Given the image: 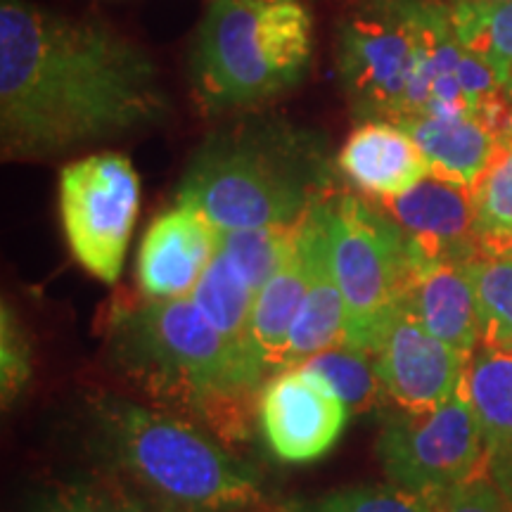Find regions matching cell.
Segmentation results:
<instances>
[{"instance_id": "5bb4252c", "label": "cell", "mask_w": 512, "mask_h": 512, "mask_svg": "<svg viewBox=\"0 0 512 512\" xmlns=\"http://www.w3.org/2000/svg\"><path fill=\"white\" fill-rule=\"evenodd\" d=\"M323 200L313 204L297 226V238L302 242L306 268H309V285H306L304 302L294 318L280 370L304 366L309 358L335 347L344 339L347 311H344L342 290H339L335 271H332Z\"/></svg>"}, {"instance_id": "6da1fadb", "label": "cell", "mask_w": 512, "mask_h": 512, "mask_svg": "<svg viewBox=\"0 0 512 512\" xmlns=\"http://www.w3.org/2000/svg\"><path fill=\"white\" fill-rule=\"evenodd\" d=\"M159 72L138 43L93 17L27 0L0 5V147L38 162L159 126Z\"/></svg>"}, {"instance_id": "7a4b0ae2", "label": "cell", "mask_w": 512, "mask_h": 512, "mask_svg": "<svg viewBox=\"0 0 512 512\" xmlns=\"http://www.w3.org/2000/svg\"><path fill=\"white\" fill-rule=\"evenodd\" d=\"M112 366L171 413L226 441L247 434L268 370L238 354L190 297L117 299L107 311Z\"/></svg>"}, {"instance_id": "277c9868", "label": "cell", "mask_w": 512, "mask_h": 512, "mask_svg": "<svg viewBox=\"0 0 512 512\" xmlns=\"http://www.w3.org/2000/svg\"><path fill=\"white\" fill-rule=\"evenodd\" d=\"M83 439L102 475L188 512H235L261 496L254 465L202 425L114 394L91 396Z\"/></svg>"}, {"instance_id": "7402d4cb", "label": "cell", "mask_w": 512, "mask_h": 512, "mask_svg": "<svg viewBox=\"0 0 512 512\" xmlns=\"http://www.w3.org/2000/svg\"><path fill=\"white\" fill-rule=\"evenodd\" d=\"M458 41L472 55L489 64L503 91L512 76V0L510 3H463L448 5Z\"/></svg>"}, {"instance_id": "ac0fdd59", "label": "cell", "mask_w": 512, "mask_h": 512, "mask_svg": "<svg viewBox=\"0 0 512 512\" xmlns=\"http://www.w3.org/2000/svg\"><path fill=\"white\" fill-rule=\"evenodd\" d=\"M430 164V176L472 188L498 147V136L475 114H422L396 121Z\"/></svg>"}, {"instance_id": "ba28073f", "label": "cell", "mask_w": 512, "mask_h": 512, "mask_svg": "<svg viewBox=\"0 0 512 512\" xmlns=\"http://www.w3.org/2000/svg\"><path fill=\"white\" fill-rule=\"evenodd\" d=\"M375 453L389 484L432 501L486 475L482 430L463 384L437 411L392 408L382 418Z\"/></svg>"}, {"instance_id": "f1b7e54d", "label": "cell", "mask_w": 512, "mask_h": 512, "mask_svg": "<svg viewBox=\"0 0 512 512\" xmlns=\"http://www.w3.org/2000/svg\"><path fill=\"white\" fill-rule=\"evenodd\" d=\"M95 486H98L107 512H188L171 503L159 501V498L147 496L143 491H138L136 486L126 484L124 479L112 475H102Z\"/></svg>"}, {"instance_id": "e0dca14e", "label": "cell", "mask_w": 512, "mask_h": 512, "mask_svg": "<svg viewBox=\"0 0 512 512\" xmlns=\"http://www.w3.org/2000/svg\"><path fill=\"white\" fill-rule=\"evenodd\" d=\"M463 387L482 430L486 477L512 505V351L479 347Z\"/></svg>"}, {"instance_id": "44dd1931", "label": "cell", "mask_w": 512, "mask_h": 512, "mask_svg": "<svg viewBox=\"0 0 512 512\" xmlns=\"http://www.w3.org/2000/svg\"><path fill=\"white\" fill-rule=\"evenodd\" d=\"M470 190L482 254L505 256L512 247V131L498 140L489 166Z\"/></svg>"}, {"instance_id": "4fadbf2b", "label": "cell", "mask_w": 512, "mask_h": 512, "mask_svg": "<svg viewBox=\"0 0 512 512\" xmlns=\"http://www.w3.org/2000/svg\"><path fill=\"white\" fill-rule=\"evenodd\" d=\"M219 230L200 211L176 202L147 228L138 252V287L143 297H190L216 254Z\"/></svg>"}, {"instance_id": "83f0119b", "label": "cell", "mask_w": 512, "mask_h": 512, "mask_svg": "<svg viewBox=\"0 0 512 512\" xmlns=\"http://www.w3.org/2000/svg\"><path fill=\"white\" fill-rule=\"evenodd\" d=\"M439 512H512V505L489 477H475L439 501Z\"/></svg>"}, {"instance_id": "4dcf8cb0", "label": "cell", "mask_w": 512, "mask_h": 512, "mask_svg": "<svg viewBox=\"0 0 512 512\" xmlns=\"http://www.w3.org/2000/svg\"><path fill=\"white\" fill-rule=\"evenodd\" d=\"M441 3L453 5V3H463V0H441ZM472 3H510V0H472Z\"/></svg>"}, {"instance_id": "9a60e30c", "label": "cell", "mask_w": 512, "mask_h": 512, "mask_svg": "<svg viewBox=\"0 0 512 512\" xmlns=\"http://www.w3.org/2000/svg\"><path fill=\"white\" fill-rule=\"evenodd\" d=\"M337 174L377 202L411 190L430 176L420 147L396 121H366L342 145Z\"/></svg>"}, {"instance_id": "52a82bcc", "label": "cell", "mask_w": 512, "mask_h": 512, "mask_svg": "<svg viewBox=\"0 0 512 512\" xmlns=\"http://www.w3.org/2000/svg\"><path fill=\"white\" fill-rule=\"evenodd\" d=\"M420 0H363L337 31V72L351 112L368 121L408 117L420 60Z\"/></svg>"}, {"instance_id": "9c48e42d", "label": "cell", "mask_w": 512, "mask_h": 512, "mask_svg": "<svg viewBox=\"0 0 512 512\" xmlns=\"http://www.w3.org/2000/svg\"><path fill=\"white\" fill-rule=\"evenodd\" d=\"M140 209V181L124 155H88L60 174V219L69 252L93 278L114 285Z\"/></svg>"}, {"instance_id": "484cf974", "label": "cell", "mask_w": 512, "mask_h": 512, "mask_svg": "<svg viewBox=\"0 0 512 512\" xmlns=\"http://www.w3.org/2000/svg\"><path fill=\"white\" fill-rule=\"evenodd\" d=\"M278 512H439V501L394 484H356L313 498H292Z\"/></svg>"}, {"instance_id": "f546056e", "label": "cell", "mask_w": 512, "mask_h": 512, "mask_svg": "<svg viewBox=\"0 0 512 512\" xmlns=\"http://www.w3.org/2000/svg\"><path fill=\"white\" fill-rule=\"evenodd\" d=\"M29 512H107V508L95 484H69L43 491Z\"/></svg>"}, {"instance_id": "30bf717a", "label": "cell", "mask_w": 512, "mask_h": 512, "mask_svg": "<svg viewBox=\"0 0 512 512\" xmlns=\"http://www.w3.org/2000/svg\"><path fill=\"white\" fill-rule=\"evenodd\" d=\"M368 354L384 401L408 413H430L444 406L460 389L470 363L430 335L401 304L377 323Z\"/></svg>"}, {"instance_id": "d4e9b609", "label": "cell", "mask_w": 512, "mask_h": 512, "mask_svg": "<svg viewBox=\"0 0 512 512\" xmlns=\"http://www.w3.org/2000/svg\"><path fill=\"white\" fill-rule=\"evenodd\" d=\"M302 368L316 373L339 399L347 403L349 411H368L370 406L384 399L373 358L368 351L351 347V344L339 342L335 347L320 351Z\"/></svg>"}, {"instance_id": "8992f818", "label": "cell", "mask_w": 512, "mask_h": 512, "mask_svg": "<svg viewBox=\"0 0 512 512\" xmlns=\"http://www.w3.org/2000/svg\"><path fill=\"white\" fill-rule=\"evenodd\" d=\"M330 261L344 297V344L368 351L384 313L401 302L420 271L415 249L399 223L354 195L332 190L323 200Z\"/></svg>"}, {"instance_id": "4316f807", "label": "cell", "mask_w": 512, "mask_h": 512, "mask_svg": "<svg viewBox=\"0 0 512 512\" xmlns=\"http://www.w3.org/2000/svg\"><path fill=\"white\" fill-rule=\"evenodd\" d=\"M31 342L17 313L3 304L0 313V396L8 408L31 380Z\"/></svg>"}, {"instance_id": "3957f363", "label": "cell", "mask_w": 512, "mask_h": 512, "mask_svg": "<svg viewBox=\"0 0 512 512\" xmlns=\"http://www.w3.org/2000/svg\"><path fill=\"white\" fill-rule=\"evenodd\" d=\"M330 147L283 117L245 114L202 140L178 185L216 230L297 226L332 192Z\"/></svg>"}, {"instance_id": "7c38bea8", "label": "cell", "mask_w": 512, "mask_h": 512, "mask_svg": "<svg viewBox=\"0 0 512 512\" xmlns=\"http://www.w3.org/2000/svg\"><path fill=\"white\" fill-rule=\"evenodd\" d=\"M380 204L411 240L420 271L432 264L465 266L484 256L475 235L472 190L465 185L427 176Z\"/></svg>"}, {"instance_id": "1f68e13d", "label": "cell", "mask_w": 512, "mask_h": 512, "mask_svg": "<svg viewBox=\"0 0 512 512\" xmlns=\"http://www.w3.org/2000/svg\"><path fill=\"white\" fill-rule=\"evenodd\" d=\"M505 93H508V98L512 100V76H510V81L505 83Z\"/></svg>"}, {"instance_id": "cb8c5ba5", "label": "cell", "mask_w": 512, "mask_h": 512, "mask_svg": "<svg viewBox=\"0 0 512 512\" xmlns=\"http://www.w3.org/2000/svg\"><path fill=\"white\" fill-rule=\"evenodd\" d=\"M463 268L475 290L482 347L512 351V256H479Z\"/></svg>"}, {"instance_id": "2e32d148", "label": "cell", "mask_w": 512, "mask_h": 512, "mask_svg": "<svg viewBox=\"0 0 512 512\" xmlns=\"http://www.w3.org/2000/svg\"><path fill=\"white\" fill-rule=\"evenodd\" d=\"M430 335L470 361L482 347L475 290L458 264L425 266L399 302Z\"/></svg>"}, {"instance_id": "5b68a950", "label": "cell", "mask_w": 512, "mask_h": 512, "mask_svg": "<svg viewBox=\"0 0 512 512\" xmlns=\"http://www.w3.org/2000/svg\"><path fill=\"white\" fill-rule=\"evenodd\" d=\"M311 55V17L297 0H214L192 48V91L204 110H252L297 86Z\"/></svg>"}, {"instance_id": "d6986e66", "label": "cell", "mask_w": 512, "mask_h": 512, "mask_svg": "<svg viewBox=\"0 0 512 512\" xmlns=\"http://www.w3.org/2000/svg\"><path fill=\"white\" fill-rule=\"evenodd\" d=\"M309 268L302 242H294L292 254L268 283L256 292L252 309V337L268 370H280L290 330L304 302Z\"/></svg>"}, {"instance_id": "8fae6325", "label": "cell", "mask_w": 512, "mask_h": 512, "mask_svg": "<svg viewBox=\"0 0 512 512\" xmlns=\"http://www.w3.org/2000/svg\"><path fill=\"white\" fill-rule=\"evenodd\" d=\"M259 427L275 458L313 463L330 453L349 420V406L316 373L285 368L261 389Z\"/></svg>"}, {"instance_id": "d6a6232c", "label": "cell", "mask_w": 512, "mask_h": 512, "mask_svg": "<svg viewBox=\"0 0 512 512\" xmlns=\"http://www.w3.org/2000/svg\"><path fill=\"white\" fill-rule=\"evenodd\" d=\"M235 512H259V510H249V508H245V510H235Z\"/></svg>"}, {"instance_id": "603a6c76", "label": "cell", "mask_w": 512, "mask_h": 512, "mask_svg": "<svg viewBox=\"0 0 512 512\" xmlns=\"http://www.w3.org/2000/svg\"><path fill=\"white\" fill-rule=\"evenodd\" d=\"M297 226L219 230L216 252L226 256L228 264L245 278V283L259 292L292 254Z\"/></svg>"}, {"instance_id": "836d02e7", "label": "cell", "mask_w": 512, "mask_h": 512, "mask_svg": "<svg viewBox=\"0 0 512 512\" xmlns=\"http://www.w3.org/2000/svg\"><path fill=\"white\" fill-rule=\"evenodd\" d=\"M505 256H512V247H510V249H508V254H505Z\"/></svg>"}, {"instance_id": "ffe728a7", "label": "cell", "mask_w": 512, "mask_h": 512, "mask_svg": "<svg viewBox=\"0 0 512 512\" xmlns=\"http://www.w3.org/2000/svg\"><path fill=\"white\" fill-rule=\"evenodd\" d=\"M256 292L245 283V278L228 264L226 256L214 254L200 283L195 285L190 299L197 304L211 325L226 337V342L238 354L266 368L264 358L256 349L252 337V309ZM268 370V368H266Z\"/></svg>"}]
</instances>
